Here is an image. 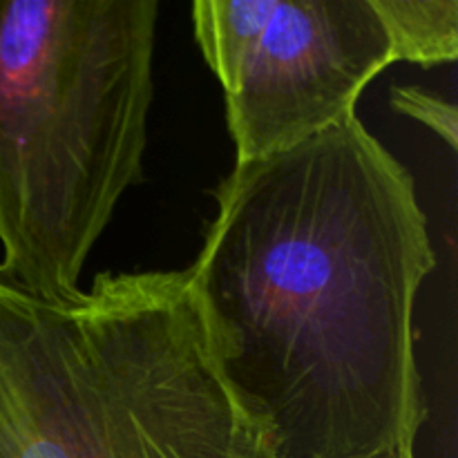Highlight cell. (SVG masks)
Segmentation results:
<instances>
[{
    "mask_svg": "<svg viewBox=\"0 0 458 458\" xmlns=\"http://www.w3.org/2000/svg\"><path fill=\"white\" fill-rule=\"evenodd\" d=\"M188 267L210 356L271 458L414 447V307L437 267L410 170L356 114L235 164Z\"/></svg>",
    "mask_w": 458,
    "mask_h": 458,
    "instance_id": "1",
    "label": "cell"
},
{
    "mask_svg": "<svg viewBox=\"0 0 458 458\" xmlns=\"http://www.w3.org/2000/svg\"><path fill=\"white\" fill-rule=\"evenodd\" d=\"M367 458H416V456H414V447H401V450H389V452H383V454L367 456Z\"/></svg>",
    "mask_w": 458,
    "mask_h": 458,
    "instance_id": "7",
    "label": "cell"
},
{
    "mask_svg": "<svg viewBox=\"0 0 458 458\" xmlns=\"http://www.w3.org/2000/svg\"><path fill=\"white\" fill-rule=\"evenodd\" d=\"M192 30L222 83L235 164L356 114L367 85L396 63L374 0H197Z\"/></svg>",
    "mask_w": 458,
    "mask_h": 458,
    "instance_id": "4",
    "label": "cell"
},
{
    "mask_svg": "<svg viewBox=\"0 0 458 458\" xmlns=\"http://www.w3.org/2000/svg\"><path fill=\"white\" fill-rule=\"evenodd\" d=\"M0 458H271L224 385L188 271L49 300L0 276Z\"/></svg>",
    "mask_w": 458,
    "mask_h": 458,
    "instance_id": "2",
    "label": "cell"
},
{
    "mask_svg": "<svg viewBox=\"0 0 458 458\" xmlns=\"http://www.w3.org/2000/svg\"><path fill=\"white\" fill-rule=\"evenodd\" d=\"M157 0H0V276L81 291L121 197L143 179Z\"/></svg>",
    "mask_w": 458,
    "mask_h": 458,
    "instance_id": "3",
    "label": "cell"
},
{
    "mask_svg": "<svg viewBox=\"0 0 458 458\" xmlns=\"http://www.w3.org/2000/svg\"><path fill=\"white\" fill-rule=\"evenodd\" d=\"M392 101L396 110L423 121L445 139L447 146L456 148V110L450 103H443L441 98L429 97L416 88H396Z\"/></svg>",
    "mask_w": 458,
    "mask_h": 458,
    "instance_id": "6",
    "label": "cell"
},
{
    "mask_svg": "<svg viewBox=\"0 0 458 458\" xmlns=\"http://www.w3.org/2000/svg\"><path fill=\"white\" fill-rule=\"evenodd\" d=\"M398 61L452 63L458 54L456 0H374Z\"/></svg>",
    "mask_w": 458,
    "mask_h": 458,
    "instance_id": "5",
    "label": "cell"
}]
</instances>
